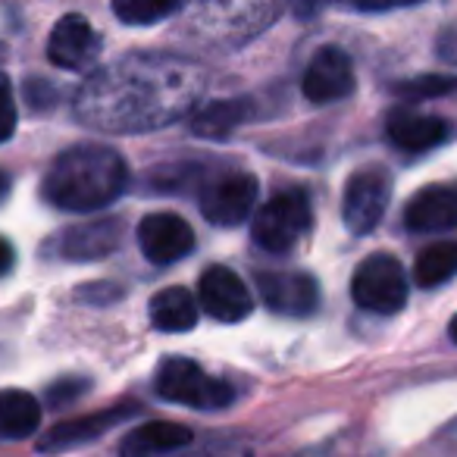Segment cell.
<instances>
[{
    "mask_svg": "<svg viewBox=\"0 0 457 457\" xmlns=\"http://www.w3.org/2000/svg\"><path fill=\"white\" fill-rule=\"evenodd\" d=\"M207 72L185 57L132 54L97 70L76 95V116L104 132H151L197 107Z\"/></svg>",
    "mask_w": 457,
    "mask_h": 457,
    "instance_id": "obj_1",
    "label": "cell"
},
{
    "mask_svg": "<svg viewBox=\"0 0 457 457\" xmlns=\"http://www.w3.org/2000/svg\"><path fill=\"white\" fill-rule=\"evenodd\" d=\"M129 166L113 147L76 145L66 147L47 170L41 195L47 204L66 213H91L126 191Z\"/></svg>",
    "mask_w": 457,
    "mask_h": 457,
    "instance_id": "obj_2",
    "label": "cell"
},
{
    "mask_svg": "<svg viewBox=\"0 0 457 457\" xmlns=\"http://www.w3.org/2000/svg\"><path fill=\"white\" fill-rule=\"evenodd\" d=\"M313 226V207L307 191L286 188L276 191L267 204L254 213L251 238L267 254H288Z\"/></svg>",
    "mask_w": 457,
    "mask_h": 457,
    "instance_id": "obj_3",
    "label": "cell"
},
{
    "mask_svg": "<svg viewBox=\"0 0 457 457\" xmlns=\"http://www.w3.org/2000/svg\"><path fill=\"white\" fill-rule=\"evenodd\" d=\"M154 388L170 404H185L195 411H222L236 401V388L220 376H210L188 357H170L160 363Z\"/></svg>",
    "mask_w": 457,
    "mask_h": 457,
    "instance_id": "obj_4",
    "label": "cell"
},
{
    "mask_svg": "<svg viewBox=\"0 0 457 457\" xmlns=\"http://www.w3.org/2000/svg\"><path fill=\"white\" fill-rule=\"evenodd\" d=\"M392 201V172L386 166H361L348 176L342 195V220L348 232L370 236Z\"/></svg>",
    "mask_w": 457,
    "mask_h": 457,
    "instance_id": "obj_5",
    "label": "cell"
},
{
    "mask_svg": "<svg viewBox=\"0 0 457 457\" xmlns=\"http://www.w3.org/2000/svg\"><path fill=\"white\" fill-rule=\"evenodd\" d=\"M351 298L361 311L398 313L407 304L404 267L392 254H370L351 279Z\"/></svg>",
    "mask_w": 457,
    "mask_h": 457,
    "instance_id": "obj_6",
    "label": "cell"
},
{
    "mask_svg": "<svg viewBox=\"0 0 457 457\" xmlns=\"http://www.w3.org/2000/svg\"><path fill=\"white\" fill-rule=\"evenodd\" d=\"M261 185L251 172H222L201 188V213L220 228L242 226L254 213Z\"/></svg>",
    "mask_w": 457,
    "mask_h": 457,
    "instance_id": "obj_7",
    "label": "cell"
},
{
    "mask_svg": "<svg viewBox=\"0 0 457 457\" xmlns=\"http://www.w3.org/2000/svg\"><path fill=\"white\" fill-rule=\"evenodd\" d=\"M197 295H201L204 311L220 323H242L254 311V295L245 286V279L236 270L220 267V263L204 270L201 282H197Z\"/></svg>",
    "mask_w": 457,
    "mask_h": 457,
    "instance_id": "obj_8",
    "label": "cell"
},
{
    "mask_svg": "<svg viewBox=\"0 0 457 457\" xmlns=\"http://www.w3.org/2000/svg\"><path fill=\"white\" fill-rule=\"evenodd\" d=\"M354 66L342 47H320L301 79V91L311 104H336L354 91Z\"/></svg>",
    "mask_w": 457,
    "mask_h": 457,
    "instance_id": "obj_9",
    "label": "cell"
},
{
    "mask_svg": "<svg viewBox=\"0 0 457 457\" xmlns=\"http://www.w3.org/2000/svg\"><path fill=\"white\" fill-rule=\"evenodd\" d=\"M138 248L151 263H176L195 248V228L179 213H147L138 222Z\"/></svg>",
    "mask_w": 457,
    "mask_h": 457,
    "instance_id": "obj_10",
    "label": "cell"
},
{
    "mask_svg": "<svg viewBox=\"0 0 457 457\" xmlns=\"http://www.w3.org/2000/svg\"><path fill=\"white\" fill-rule=\"evenodd\" d=\"M257 292L263 304L282 317H307L320 307V286L307 273H261Z\"/></svg>",
    "mask_w": 457,
    "mask_h": 457,
    "instance_id": "obj_11",
    "label": "cell"
},
{
    "mask_svg": "<svg viewBox=\"0 0 457 457\" xmlns=\"http://www.w3.org/2000/svg\"><path fill=\"white\" fill-rule=\"evenodd\" d=\"M101 54V38L95 35L91 22L79 13H70L54 26L47 41V57L60 70H88Z\"/></svg>",
    "mask_w": 457,
    "mask_h": 457,
    "instance_id": "obj_12",
    "label": "cell"
},
{
    "mask_svg": "<svg viewBox=\"0 0 457 457\" xmlns=\"http://www.w3.org/2000/svg\"><path fill=\"white\" fill-rule=\"evenodd\" d=\"M122 242V222L120 220H97L85 222V226L66 228L63 236L57 238V254L63 261H101L110 257Z\"/></svg>",
    "mask_w": 457,
    "mask_h": 457,
    "instance_id": "obj_13",
    "label": "cell"
},
{
    "mask_svg": "<svg viewBox=\"0 0 457 457\" xmlns=\"http://www.w3.org/2000/svg\"><path fill=\"white\" fill-rule=\"evenodd\" d=\"M135 411H138L135 404H116V407H110V411H97V413H88V417L60 423L41 438L38 451H45V454H60V451H70V448H76V445L95 442V438H101L104 432H110L116 423H122V420Z\"/></svg>",
    "mask_w": 457,
    "mask_h": 457,
    "instance_id": "obj_14",
    "label": "cell"
},
{
    "mask_svg": "<svg viewBox=\"0 0 457 457\" xmlns=\"http://www.w3.org/2000/svg\"><path fill=\"white\" fill-rule=\"evenodd\" d=\"M411 232H451L457 228V185H429L417 191L404 210Z\"/></svg>",
    "mask_w": 457,
    "mask_h": 457,
    "instance_id": "obj_15",
    "label": "cell"
},
{
    "mask_svg": "<svg viewBox=\"0 0 457 457\" xmlns=\"http://www.w3.org/2000/svg\"><path fill=\"white\" fill-rule=\"evenodd\" d=\"M386 132L392 145H398L401 151H432L442 141H448V122L442 116L395 107L386 120Z\"/></svg>",
    "mask_w": 457,
    "mask_h": 457,
    "instance_id": "obj_16",
    "label": "cell"
},
{
    "mask_svg": "<svg viewBox=\"0 0 457 457\" xmlns=\"http://www.w3.org/2000/svg\"><path fill=\"white\" fill-rule=\"evenodd\" d=\"M191 429L172 420H154L132 429L120 445V457H166L172 451L191 445Z\"/></svg>",
    "mask_w": 457,
    "mask_h": 457,
    "instance_id": "obj_17",
    "label": "cell"
},
{
    "mask_svg": "<svg viewBox=\"0 0 457 457\" xmlns=\"http://www.w3.org/2000/svg\"><path fill=\"white\" fill-rule=\"evenodd\" d=\"M151 323L160 332H191L197 323V301L185 288H163L151 298Z\"/></svg>",
    "mask_w": 457,
    "mask_h": 457,
    "instance_id": "obj_18",
    "label": "cell"
},
{
    "mask_svg": "<svg viewBox=\"0 0 457 457\" xmlns=\"http://www.w3.org/2000/svg\"><path fill=\"white\" fill-rule=\"evenodd\" d=\"M41 426V404L35 395L22 388H4L0 392V436L4 438H29Z\"/></svg>",
    "mask_w": 457,
    "mask_h": 457,
    "instance_id": "obj_19",
    "label": "cell"
},
{
    "mask_svg": "<svg viewBox=\"0 0 457 457\" xmlns=\"http://www.w3.org/2000/svg\"><path fill=\"white\" fill-rule=\"evenodd\" d=\"M248 113H251L248 101H213L195 113V120H191V132H195L197 138L222 141L236 132L245 120H248Z\"/></svg>",
    "mask_w": 457,
    "mask_h": 457,
    "instance_id": "obj_20",
    "label": "cell"
},
{
    "mask_svg": "<svg viewBox=\"0 0 457 457\" xmlns=\"http://www.w3.org/2000/svg\"><path fill=\"white\" fill-rule=\"evenodd\" d=\"M457 276V242H436L423 248L413 261V279L420 288L445 286Z\"/></svg>",
    "mask_w": 457,
    "mask_h": 457,
    "instance_id": "obj_21",
    "label": "cell"
},
{
    "mask_svg": "<svg viewBox=\"0 0 457 457\" xmlns=\"http://www.w3.org/2000/svg\"><path fill=\"white\" fill-rule=\"evenodd\" d=\"M113 13L129 26H154V22L179 13V4L176 0H116Z\"/></svg>",
    "mask_w": 457,
    "mask_h": 457,
    "instance_id": "obj_22",
    "label": "cell"
},
{
    "mask_svg": "<svg viewBox=\"0 0 457 457\" xmlns=\"http://www.w3.org/2000/svg\"><path fill=\"white\" fill-rule=\"evenodd\" d=\"M298 457H370V451L363 448L361 436H354V432H342V436L329 438V442L317 445V448L301 451Z\"/></svg>",
    "mask_w": 457,
    "mask_h": 457,
    "instance_id": "obj_23",
    "label": "cell"
},
{
    "mask_svg": "<svg viewBox=\"0 0 457 457\" xmlns=\"http://www.w3.org/2000/svg\"><path fill=\"white\" fill-rule=\"evenodd\" d=\"M454 88V79L448 76H417L411 82H401L395 85L401 97H411V101H426V97H436V95H448Z\"/></svg>",
    "mask_w": 457,
    "mask_h": 457,
    "instance_id": "obj_24",
    "label": "cell"
},
{
    "mask_svg": "<svg viewBox=\"0 0 457 457\" xmlns=\"http://www.w3.org/2000/svg\"><path fill=\"white\" fill-rule=\"evenodd\" d=\"M16 132V101H13V88L4 76H0V145L10 141Z\"/></svg>",
    "mask_w": 457,
    "mask_h": 457,
    "instance_id": "obj_25",
    "label": "cell"
},
{
    "mask_svg": "<svg viewBox=\"0 0 457 457\" xmlns=\"http://www.w3.org/2000/svg\"><path fill=\"white\" fill-rule=\"evenodd\" d=\"M438 57L445 63L457 66V26H445L442 35H438Z\"/></svg>",
    "mask_w": 457,
    "mask_h": 457,
    "instance_id": "obj_26",
    "label": "cell"
},
{
    "mask_svg": "<svg viewBox=\"0 0 457 457\" xmlns=\"http://www.w3.org/2000/svg\"><path fill=\"white\" fill-rule=\"evenodd\" d=\"M188 457H254L251 448H236V445H222V448H210L201 454H188Z\"/></svg>",
    "mask_w": 457,
    "mask_h": 457,
    "instance_id": "obj_27",
    "label": "cell"
},
{
    "mask_svg": "<svg viewBox=\"0 0 457 457\" xmlns=\"http://www.w3.org/2000/svg\"><path fill=\"white\" fill-rule=\"evenodd\" d=\"M82 388H85V386H79V382H63V386H54V388H51L54 404H57V407L70 404V395H79Z\"/></svg>",
    "mask_w": 457,
    "mask_h": 457,
    "instance_id": "obj_28",
    "label": "cell"
},
{
    "mask_svg": "<svg viewBox=\"0 0 457 457\" xmlns=\"http://www.w3.org/2000/svg\"><path fill=\"white\" fill-rule=\"evenodd\" d=\"M16 263V254H13V245L7 242V238H0V276L10 273Z\"/></svg>",
    "mask_w": 457,
    "mask_h": 457,
    "instance_id": "obj_29",
    "label": "cell"
},
{
    "mask_svg": "<svg viewBox=\"0 0 457 457\" xmlns=\"http://www.w3.org/2000/svg\"><path fill=\"white\" fill-rule=\"evenodd\" d=\"M7 191H10V176L4 170H0V201L7 197Z\"/></svg>",
    "mask_w": 457,
    "mask_h": 457,
    "instance_id": "obj_30",
    "label": "cell"
},
{
    "mask_svg": "<svg viewBox=\"0 0 457 457\" xmlns=\"http://www.w3.org/2000/svg\"><path fill=\"white\" fill-rule=\"evenodd\" d=\"M448 336H451V342H454V345H457V317H454V320H451V326H448Z\"/></svg>",
    "mask_w": 457,
    "mask_h": 457,
    "instance_id": "obj_31",
    "label": "cell"
},
{
    "mask_svg": "<svg viewBox=\"0 0 457 457\" xmlns=\"http://www.w3.org/2000/svg\"><path fill=\"white\" fill-rule=\"evenodd\" d=\"M448 436H451V438H457V423H451V429H448Z\"/></svg>",
    "mask_w": 457,
    "mask_h": 457,
    "instance_id": "obj_32",
    "label": "cell"
}]
</instances>
